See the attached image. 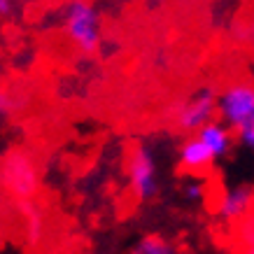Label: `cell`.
<instances>
[{"instance_id":"1","label":"cell","mask_w":254,"mask_h":254,"mask_svg":"<svg viewBox=\"0 0 254 254\" xmlns=\"http://www.w3.org/2000/svg\"><path fill=\"white\" fill-rule=\"evenodd\" d=\"M63 31L82 54H93L100 45V16L89 0H70L63 14Z\"/></svg>"},{"instance_id":"2","label":"cell","mask_w":254,"mask_h":254,"mask_svg":"<svg viewBox=\"0 0 254 254\" xmlns=\"http://www.w3.org/2000/svg\"><path fill=\"white\" fill-rule=\"evenodd\" d=\"M217 115L233 133L254 128V84L233 82L217 93Z\"/></svg>"},{"instance_id":"3","label":"cell","mask_w":254,"mask_h":254,"mask_svg":"<svg viewBox=\"0 0 254 254\" xmlns=\"http://www.w3.org/2000/svg\"><path fill=\"white\" fill-rule=\"evenodd\" d=\"M0 187L19 200H31L38 193L40 175L26 152H9L0 161Z\"/></svg>"},{"instance_id":"4","label":"cell","mask_w":254,"mask_h":254,"mask_svg":"<svg viewBox=\"0 0 254 254\" xmlns=\"http://www.w3.org/2000/svg\"><path fill=\"white\" fill-rule=\"evenodd\" d=\"M128 189L138 200H152L159 193V168L154 152L147 145H135L126 156Z\"/></svg>"},{"instance_id":"5","label":"cell","mask_w":254,"mask_h":254,"mask_svg":"<svg viewBox=\"0 0 254 254\" xmlns=\"http://www.w3.org/2000/svg\"><path fill=\"white\" fill-rule=\"evenodd\" d=\"M217 115V93L212 89H198L175 108V124L185 133L200 131Z\"/></svg>"},{"instance_id":"6","label":"cell","mask_w":254,"mask_h":254,"mask_svg":"<svg viewBox=\"0 0 254 254\" xmlns=\"http://www.w3.org/2000/svg\"><path fill=\"white\" fill-rule=\"evenodd\" d=\"M252 210H254V187H250V185H236V187L224 189L215 205L217 217L229 224L240 222Z\"/></svg>"},{"instance_id":"7","label":"cell","mask_w":254,"mask_h":254,"mask_svg":"<svg viewBox=\"0 0 254 254\" xmlns=\"http://www.w3.org/2000/svg\"><path fill=\"white\" fill-rule=\"evenodd\" d=\"M177 161H180V170L187 175H198L203 177V173H208L212 168V163L217 161L212 152L203 145V140L193 133L191 138H187L177 152Z\"/></svg>"},{"instance_id":"8","label":"cell","mask_w":254,"mask_h":254,"mask_svg":"<svg viewBox=\"0 0 254 254\" xmlns=\"http://www.w3.org/2000/svg\"><path fill=\"white\" fill-rule=\"evenodd\" d=\"M203 145L208 147L215 159H224V156L231 152L233 147V140H236V133L222 122V119H212L210 124H205L200 131H196Z\"/></svg>"},{"instance_id":"9","label":"cell","mask_w":254,"mask_h":254,"mask_svg":"<svg viewBox=\"0 0 254 254\" xmlns=\"http://www.w3.org/2000/svg\"><path fill=\"white\" fill-rule=\"evenodd\" d=\"M131 254H180V252L168 238H163L159 233H147L131 247Z\"/></svg>"},{"instance_id":"10","label":"cell","mask_w":254,"mask_h":254,"mask_svg":"<svg viewBox=\"0 0 254 254\" xmlns=\"http://www.w3.org/2000/svg\"><path fill=\"white\" fill-rule=\"evenodd\" d=\"M182 196H185L189 203H200V200H205L208 187L203 182V177L189 175V180H185V185H182Z\"/></svg>"},{"instance_id":"11","label":"cell","mask_w":254,"mask_h":254,"mask_svg":"<svg viewBox=\"0 0 254 254\" xmlns=\"http://www.w3.org/2000/svg\"><path fill=\"white\" fill-rule=\"evenodd\" d=\"M21 212L26 215V233H28V240L31 243H38L40 233H42V217L35 208H31L26 200L21 203Z\"/></svg>"},{"instance_id":"12","label":"cell","mask_w":254,"mask_h":254,"mask_svg":"<svg viewBox=\"0 0 254 254\" xmlns=\"http://www.w3.org/2000/svg\"><path fill=\"white\" fill-rule=\"evenodd\" d=\"M21 100L16 98L12 91H7V89H0V117H12L14 112H19L21 110Z\"/></svg>"},{"instance_id":"13","label":"cell","mask_w":254,"mask_h":254,"mask_svg":"<svg viewBox=\"0 0 254 254\" xmlns=\"http://www.w3.org/2000/svg\"><path fill=\"white\" fill-rule=\"evenodd\" d=\"M236 138L243 147H247L250 152H254V128H247V131H240L236 133Z\"/></svg>"},{"instance_id":"14","label":"cell","mask_w":254,"mask_h":254,"mask_svg":"<svg viewBox=\"0 0 254 254\" xmlns=\"http://www.w3.org/2000/svg\"><path fill=\"white\" fill-rule=\"evenodd\" d=\"M9 7H12V5H9V0H0V14H7Z\"/></svg>"},{"instance_id":"15","label":"cell","mask_w":254,"mask_h":254,"mask_svg":"<svg viewBox=\"0 0 254 254\" xmlns=\"http://www.w3.org/2000/svg\"><path fill=\"white\" fill-rule=\"evenodd\" d=\"M240 254H254V245L245 247V250H240Z\"/></svg>"},{"instance_id":"16","label":"cell","mask_w":254,"mask_h":254,"mask_svg":"<svg viewBox=\"0 0 254 254\" xmlns=\"http://www.w3.org/2000/svg\"><path fill=\"white\" fill-rule=\"evenodd\" d=\"M250 38L254 40V21H252V26H250Z\"/></svg>"}]
</instances>
